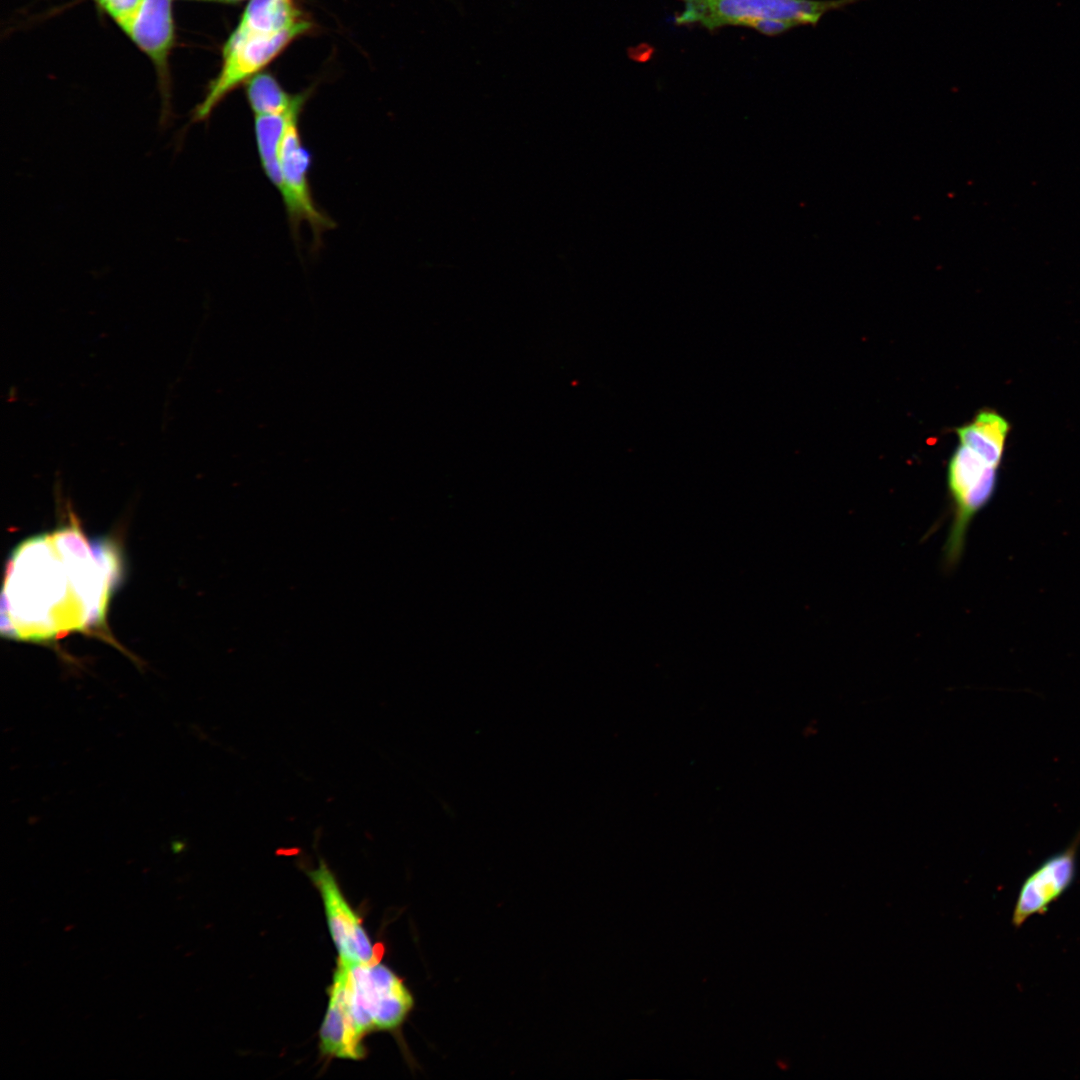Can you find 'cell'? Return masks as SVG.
<instances>
[{"label":"cell","instance_id":"obj_1","mask_svg":"<svg viewBox=\"0 0 1080 1080\" xmlns=\"http://www.w3.org/2000/svg\"><path fill=\"white\" fill-rule=\"evenodd\" d=\"M329 992L362 1038L373 1031H398L415 1006L404 980L377 959L349 965L337 961Z\"/></svg>","mask_w":1080,"mask_h":1080},{"label":"cell","instance_id":"obj_2","mask_svg":"<svg viewBox=\"0 0 1080 1080\" xmlns=\"http://www.w3.org/2000/svg\"><path fill=\"white\" fill-rule=\"evenodd\" d=\"M679 25L699 24L714 30L741 25L778 35L800 25H817L821 17L860 0H681Z\"/></svg>","mask_w":1080,"mask_h":1080},{"label":"cell","instance_id":"obj_3","mask_svg":"<svg viewBox=\"0 0 1080 1080\" xmlns=\"http://www.w3.org/2000/svg\"><path fill=\"white\" fill-rule=\"evenodd\" d=\"M305 28L274 34H247L233 31L223 46V62L203 100L193 113L194 121L209 118L215 107L241 83L247 82L274 60Z\"/></svg>","mask_w":1080,"mask_h":1080},{"label":"cell","instance_id":"obj_4","mask_svg":"<svg viewBox=\"0 0 1080 1080\" xmlns=\"http://www.w3.org/2000/svg\"><path fill=\"white\" fill-rule=\"evenodd\" d=\"M302 109L303 106H299L291 112L280 141L279 163L283 182L280 194L292 230L297 232L305 221L310 225L315 241H318L322 233L332 229L335 223L318 208L312 196L309 181L312 155L303 142L299 128Z\"/></svg>","mask_w":1080,"mask_h":1080},{"label":"cell","instance_id":"obj_5","mask_svg":"<svg viewBox=\"0 0 1080 1080\" xmlns=\"http://www.w3.org/2000/svg\"><path fill=\"white\" fill-rule=\"evenodd\" d=\"M307 874L321 896L338 962L349 965L376 960L375 949L359 916L344 897L326 862L321 859Z\"/></svg>","mask_w":1080,"mask_h":1080},{"label":"cell","instance_id":"obj_6","mask_svg":"<svg viewBox=\"0 0 1080 1080\" xmlns=\"http://www.w3.org/2000/svg\"><path fill=\"white\" fill-rule=\"evenodd\" d=\"M1080 831L1062 851L1045 859L1023 881L1012 913V925L1020 928L1029 918L1045 914L1072 885L1076 877Z\"/></svg>","mask_w":1080,"mask_h":1080},{"label":"cell","instance_id":"obj_7","mask_svg":"<svg viewBox=\"0 0 1080 1080\" xmlns=\"http://www.w3.org/2000/svg\"><path fill=\"white\" fill-rule=\"evenodd\" d=\"M125 33L153 61L160 77L163 114H167V60L174 42L171 0H143Z\"/></svg>","mask_w":1080,"mask_h":1080},{"label":"cell","instance_id":"obj_8","mask_svg":"<svg viewBox=\"0 0 1080 1080\" xmlns=\"http://www.w3.org/2000/svg\"><path fill=\"white\" fill-rule=\"evenodd\" d=\"M1011 425L992 409H981L969 423L958 427L961 444L971 448L990 462L1001 466Z\"/></svg>","mask_w":1080,"mask_h":1080},{"label":"cell","instance_id":"obj_9","mask_svg":"<svg viewBox=\"0 0 1080 1080\" xmlns=\"http://www.w3.org/2000/svg\"><path fill=\"white\" fill-rule=\"evenodd\" d=\"M329 993L319 1038L321 1052L329 1057L360 1060L365 1056L363 1038L356 1032L340 1000Z\"/></svg>","mask_w":1080,"mask_h":1080},{"label":"cell","instance_id":"obj_10","mask_svg":"<svg viewBox=\"0 0 1080 1080\" xmlns=\"http://www.w3.org/2000/svg\"><path fill=\"white\" fill-rule=\"evenodd\" d=\"M310 24L291 0H250L235 31L247 34H274Z\"/></svg>","mask_w":1080,"mask_h":1080},{"label":"cell","instance_id":"obj_11","mask_svg":"<svg viewBox=\"0 0 1080 1080\" xmlns=\"http://www.w3.org/2000/svg\"><path fill=\"white\" fill-rule=\"evenodd\" d=\"M301 103L285 114L258 115L254 119V133L261 166L266 177L281 193L283 188L279 163V146L291 112L304 106Z\"/></svg>","mask_w":1080,"mask_h":1080},{"label":"cell","instance_id":"obj_12","mask_svg":"<svg viewBox=\"0 0 1080 1080\" xmlns=\"http://www.w3.org/2000/svg\"><path fill=\"white\" fill-rule=\"evenodd\" d=\"M245 93L255 116L285 114L306 101L304 93L289 94L278 80L267 72H260L248 80Z\"/></svg>","mask_w":1080,"mask_h":1080},{"label":"cell","instance_id":"obj_13","mask_svg":"<svg viewBox=\"0 0 1080 1080\" xmlns=\"http://www.w3.org/2000/svg\"><path fill=\"white\" fill-rule=\"evenodd\" d=\"M125 32L143 0H95Z\"/></svg>","mask_w":1080,"mask_h":1080},{"label":"cell","instance_id":"obj_14","mask_svg":"<svg viewBox=\"0 0 1080 1080\" xmlns=\"http://www.w3.org/2000/svg\"><path fill=\"white\" fill-rule=\"evenodd\" d=\"M224 1H239V0H224Z\"/></svg>","mask_w":1080,"mask_h":1080}]
</instances>
